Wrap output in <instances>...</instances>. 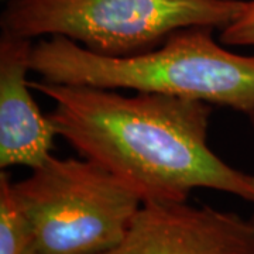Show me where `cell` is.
I'll return each instance as SVG.
<instances>
[{
    "instance_id": "obj_1",
    "label": "cell",
    "mask_w": 254,
    "mask_h": 254,
    "mask_svg": "<svg viewBox=\"0 0 254 254\" xmlns=\"http://www.w3.org/2000/svg\"><path fill=\"white\" fill-rule=\"evenodd\" d=\"M30 86L55 102L50 118L58 136L143 202H185L193 190L208 188L254 203V175L233 168L208 145L210 103L41 79Z\"/></svg>"
},
{
    "instance_id": "obj_2",
    "label": "cell",
    "mask_w": 254,
    "mask_h": 254,
    "mask_svg": "<svg viewBox=\"0 0 254 254\" xmlns=\"http://www.w3.org/2000/svg\"><path fill=\"white\" fill-rule=\"evenodd\" d=\"M212 31L200 26L182 28L154 50L128 57L95 54L66 37L53 36L34 46L31 71L50 83L161 93L250 115L254 55L225 50Z\"/></svg>"
},
{
    "instance_id": "obj_3",
    "label": "cell",
    "mask_w": 254,
    "mask_h": 254,
    "mask_svg": "<svg viewBox=\"0 0 254 254\" xmlns=\"http://www.w3.org/2000/svg\"><path fill=\"white\" fill-rule=\"evenodd\" d=\"M246 0H7L3 33L63 36L105 57L154 50L188 27L225 28Z\"/></svg>"
},
{
    "instance_id": "obj_4",
    "label": "cell",
    "mask_w": 254,
    "mask_h": 254,
    "mask_svg": "<svg viewBox=\"0 0 254 254\" xmlns=\"http://www.w3.org/2000/svg\"><path fill=\"white\" fill-rule=\"evenodd\" d=\"M36 236L37 254H103L118 247L143 199L91 160L55 158L11 182Z\"/></svg>"
},
{
    "instance_id": "obj_5",
    "label": "cell",
    "mask_w": 254,
    "mask_h": 254,
    "mask_svg": "<svg viewBox=\"0 0 254 254\" xmlns=\"http://www.w3.org/2000/svg\"><path fill=\"white\" fill-rule=\"evenodd\" d=\"M103 254H254V226L187 200L143 202L123 242Z\"/></svg>"
},
{
    "instance_id": "obj_6",
    "label": "cell",
    "mask_w": 254,
    "mask_h": 254,
    "mask_svg": "<svg viewBox=\"0 0 254 254\" xmlns=\"http://www.w3.org/2000/svg\"><path fill=\"white\" fill-rule=\"evenodd\" d=\"M31 38L3 33L0 37V167L26 165L31 170L51 157L54 122L31 95Z\"/></svg>"
},
{
    "instance_id": "obj_7",
    "label": "cell",
    "mask_w": 254,
    "mask_h": 254,
    "mask_svg": "<svg viewBox=\"0 0 254 254\" xmlns=\"http://www.w3.org/2000/svg\"><path fill=\"white\" fill-rule=\"evenodd\" d=\"M0 254H37L34 230L11 190L9 174H0Z\"/></svg>"
},
{
    "instance_id": "obj_8",
    "label": "cell",
    "mask_w": 254,
    "mask_h": 254,
    "mask_svg": "<svg viewBox=\"0 0 254 254\" xmlns=\"http://www.w3.org/2000/svg\"><path fill=\"white\" fill-rule=\"evenodd\" d=\"M220 43L232 47H254V0L246 1L240 14L220 30Z\"/></svg>"
},
{
    "instance_id": "obj_9",
    "label": "cell",
    "mask_w": 254,
    "mask_h": 254,
    "mask_svg": "<svg viewBox=\"0 0 254 254\" xmlns=\"http://www.w3.org/2000/svg\"><path fill=\"white\" fill-rule=\"evenodd\" d=\"M249 118H250V123H252V126H253V128H254V112L249 115Z\"/></svg>"
},
{
    "instance_id": "obj_10",
    "label": "cell",
    "mask_w": 254,
    "mask_h": 254,
    "mask_svg": "<svg viewBox=\"0 0 254 254\" xmlns=\"http://www.w3.org/2000/svg\"><path fill=\"white\" fill-rule=\"evenodd\" d=\"M250 222L253 223V226H254V215H253V216H252V218H250Z\"/></svg>"
}]
</instances>
